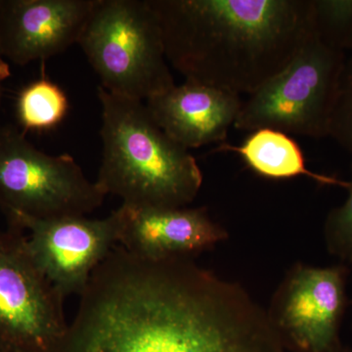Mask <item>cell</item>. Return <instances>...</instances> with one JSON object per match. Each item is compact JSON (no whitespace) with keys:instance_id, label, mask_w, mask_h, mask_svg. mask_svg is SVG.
<instances>
[{"instance_id":"7","label":"cell","mask_w":352,"mask_h":352,"mask_svg":"<svg viewBox=\"0 0 352 352\" xmlns=\"http://www.w3.org/2000/svg\"><path fill=\"white\" fill-rule=\"evenodd\" d=\"M65 298L38 267L24 230L0 229V352H56Z\"/></svg>"},{"instance_id":"15","label":"cell","mask_w":352,"mask_h":352,"mask_svg":"<svg viewBox=\"0 0 352 352\" xmlns=\"http://www.w3.org/2000/svg\"><path fill=\"white\" fill-rule=\"evenodd\" d=\"M317 36L335 50H352V0H311Z\"/></svg>"},{"instance_id":"14","label":"cell","mask_w":352,"mask_h":352,"mask_svg":"<svg viewBox=\"0 0 352 352\" xmlns=\"http://www.w3.org/2000/svg\"><path fill=\"white\" fill-rule=\"evenodd\" d=\"M68 110L69 101L63 89L44 76L23 88L18 97V119L25 131L54 129Z\"/></svg>"},{"instance_id":"4","label":"cell","mask_w":352,"mask_h":352,"mask_svg":"<svg viewBox=\"0 0 352 352\" xmlns=\"http://www.w3.org/2000/svg\"><path fill=\"white\" fill-rule=\"evenodd\" d=\"M78 44L110 94L145 102L175 85L150 0H95Z\"/></svg>"},{"instance_id":"3","label":"cell","mask_w":352,"mask_h":352,"mask_svg":"<svg viewBox=\"0 0 352 352\" xmlns=\"http://www.w3.org/2000/svg\"><path fill=\"white\" fill-rule=\"evenodd\" d=\"M98 98L102 159L97 186L127 207H188L204 178L189 150L157 126L145 102L117 96L101 87Z\"/></svg>"},{"instance_id":"20","label":"cell","mask_w":352,"mask_h":352,"mask_svg":"<svg viewBox=\"0 0 352 352\" xmlns=\"http://www.w3.org/2000/svg\"><path fill=\"white\" fill-rule=\"evenodd\" d=\"M2 3H3V0H0V9H1Z\"/></svg>"},{"instance_id":"19","label":"cell","mask_w":352,"mask_h":352,"mask_svg":"<svg viewBox=\"0 0 352 352\" xmlns=\"http://www.w3.org/2000/svg\"><path fill=\"white\" fill-rule=\"evenodd\" d=\"M336 352H352V347L347 346L346 344H342V346L340 347L339 351H337Z\"/></svg>"},{"instance_id":"18","label":"cell","mask_w":352,"mask_h":352,"mask_svg":"<svg viewBox=\"0 0 352 352\" xmlns=\"http://www.w3.org/2000/svg\"><path fill=\"white\" fill-rule=\"evenodd\" d=\"M10 68L7 63L6 58L4 57L2 52L1 46H0V103H1L2 97H3L4 87L3 82L10 76Z\"/></svg>"},{"instance_id":"6","label":"cell","mask_w":352,"mask_h":352,"mask_svg":"<svg viewBox=\"0 0 352 352\" xmlns=\"http://www.w3.org/2000/svg\"><path fill=\"white\" fill-rule=\"evenodd\" d=\"M105 194L68 154L41 151L13 126H0V208L11 217H85Z\"/></svg>"},{"instance_id":"1","label":"cell","mask_w":352,"mask_h":352,"mask_svg":"<svg viewBox=\"0 0 352 352\" xmlns=\"http://www.w3.org/2000/svg\"><path fill=\"white\" fill-rule=\"evenodd\" d=\"M80 298L56 352H287L249 292L193 258L116 245Z\"/></svg>"},{"instance_id":"5","label":"cell","mask_w":352,"mask_h":352,"mask_svg":"<svg viewBox=\"0 0 352 352\" xmlns=\"http://www.w3.org/2000/svg\"><path fill=\"white\" fill-rule=\"evenodd\" d=\"M346 53L321 41L315 30L276 76L243 100L234 127L329 138Z\"/></svg>"},{"instance_id":"11","label":"cell","mask_w":352,"mask_h":352,"mask_svg":"<svg viewBox=\"0 0 352 352\" xmlns=\"http://www.w3.org/2000/svg\"><path fill=\"white\" fill-rule=\"evenodd\" d=\"M119 245L141 258H195L228 239L205 208H139L122 205Z\"/></svg>"},{"instance_id":"8","label":"cell","mask_w":352,"mask_h":352,"mask_svg":"<svg viewBox=\"0 0 352 352\" xmlns=\"http://www.w3.org/2000/svg\"><path fill=\"white\" fill-rule=\"evenodd\" d=\"M351 268L294 264L266 310L287 352H336L342 346L340 328L349 305Z\"/></svg>"},{"instance_id":"16","label":"cell","mask_w":352,"mask_h":352,"mask_svg":"<svg viewBox=\"0 0 352 352\" xmlns=\"http://www.w3.org/2000/svg\"><path fill=\"white\" fill-rule=\"evenodd\" d=\"M346 201L329 212L324 222L323 236L329 254L340 263L352 267V164Z\"/></svg>"},{"instance_id":"9","label":"cell","mask_w":352,"mask_h":352,"mask_svg":"<svg viewBox=\"0 0 352 352\" xmlns=\"http://www.w3.org/2000/svg\"><path fill=\"white\" fill-rule=\"evenodd\" d=\"M29 231L28 245L38 267L65 298L82 295L94 271L119 245L117 214L105 219H8Z\"/></svg>"},{"instance_id":"2","label":"cell","mask_w":352,"mask_h":352,"mask_svg":"<svg viewBox=\"0 0 352 352\" xmlns=\"http://www.w3.org/2000/svg\"><path fill=\"white\" fill-rule=\"evenodd\" d=\"M168 64L185 80L251 95L314 31L311 0H150Z\"/></svg>"},{"instance_id":"13","label":"cell","mask_w":352,"mask_h":352,"mask_svg":"<svg viewBox=\"0 0 352 352\" xmlns=\"http://www.w3.org/2000/svg\"><path fill=\"white\" fill-rule=\"evenodd\" d=\"M215 152H235L254 173L271 179H289L303 175L325 186L347 189L349 180L309 170L302 149L289 134L274 129L252 132L240 146L223 144Z\"/></svg>"},{"instance_id":"22","label":"cell","mask_w":352,"mask_h":352,"mask_svg":"<svg viewBox=\"0 0 352 352\" xmlns=\"http://www.w3.org/2000/svg\"></svg>"},{"instance_id":"12","label":"cell","mask_w":352,"mask_h":352,"mask_svg":"<svg viewBox=\"0 0 352 352\" xmlns=\"http://www.w3.org/2000/svg\"><path fill=\"white\" fill-rule=\"evenodd\" d=\"M242 103L239 95L190 80L145 101L157 126L187 150L226 141Z\"/></svg>"},{"instance_id":"10","label":"cell","mask_w":352,"mask_h":352,"mask_svg":"<svg viewBox=\"0 0 352 352\" xmlns=\"http://www.w3.org/2000/svg\"><path fill=\"white\" fill-rule=\"evenodd\" d=\"M95 0H3L0 46L19 66L45 61L78 43Z\"/></svg>"},{"instance_id":"17","label":"cell","mask_w":352,"mask_h":352,"mask_svg":"<svg viewBox=\"0 0 352 352\" xmlns=\"http://www.w3.org/2000/svg\"><path fill=\"white\" fill-rule=\"evenodd\" d=\"M329 138L352 155V55L346 58L337 102L331 119Z\"/></svg>"},{"instance_id":"21","label":"cell","mask_w":352,"mask_h":352,"mask_svg":"<svg viewBox=\"0 0 352 352\" xmlns=\"http://www.w3.org/2000/svg\"><path fill=\"white\" fill-rule=\"evenodd\" d=\"M351 54L352 55V50L351 51Z\"/></svg>"}]
</instances>
